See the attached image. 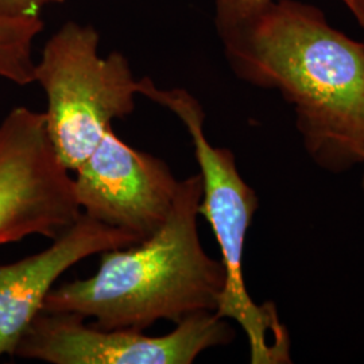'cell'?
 <instances>
[{"mask_svg":"<svg viewBox=\"0 0 364 364\" xmlns=\"http://www.w3.org/2000/svg\"><path fill=\"white\" fill-rule=\"evenodd\" d=\"M235 75L279 92L296 112L304 146L323 169L364 164V43L294 0L218 28Z\"/></svg>","mask_w":364,"mask_h":364,"instance_id":"6da1fadb","label":"cell"},{"mask_svg":"<svg viewBox=\"0 0 364 364\" xmlns=\"http://www.w3.org/2000/svg\"><path fill=\"white\" fill-rule=\"evenodd\" d=\"M99 39L93 27L68 22L36 63V81L48 99V131L68 170L77 169L115 119L134 112L139 95L129 60L117 52L100 57Z\"/></svg>","mask_w":364,"mask_h":364,"instance_id":"277c9868","label":"cell"},{"mask_svg":"<svg viewBox=\"0 0 364 364\" xmlns=\"http://www.w3.org/2000/svg\"><path fill=\"white\" fill-rule=\"evenodd\" d=\"M75 171L81 212L141 242L169 218L180 185L166 162L132 149L112 127Z\"/></svg>","mask_w":364,"mask_h":364,"instance_id":"52a82bcc","label":"cell"},{"mask_svg":"<svg viewBox=\"0 0 364 364\" xmlns=\"http://www.w3.org/2000/svg\"><path fill=\"white\" fill-rule=\"evenodd\" d=\"M136 243H141L136 236L81 213L46 250L0 264V356H13L53 285L68 269L95 254Z\"/></svg>","mask_w":364,"mask_h":364,"instance_id":"ba28073f","label":"cell"},{"mask_svg":"<svg viewBox=\"0 0 364 364\" xmlns=\"http://www.w3.org/2000/svg\"><path fill=\"white\" fill-rule=\"evenodd\" d=\"M234 338L227 318L208 311L186 316L164 336L103 329L75 313L39 312L13 356L50 364H192L201 352Z\"/></svg>","mask_w":364,"mask_h":364,"instance_id":"5b68a950","label":"cell"},{"mask_svg":"<svg viewBox=\"0 0 364 364\" xmlns=\"http://www.w3.org/2000/svg\"><path fill=\"white\" fill-rule=\"evenodd\" d=\"M65 0H0V16L30 18L39 16L45 6L60 4Z\"/></svg>","mask_w":364,"mask_h":364,"instance_id":"8fae6325","label":"cell"},{"mask_svg":"<svg viewBox=\"0 0 364 364\" xmlns=\"http://www.w3.org/2000/svg\"><path fill=\"white\" fill-rule=\"evenodd\" d=\"M359 11L362 14V27L364 28V0H356Z\"/></svg>","mask_w":364,"mask_h":364,"instance_id":"7c38bea8","label":"cell"},{"mask_svg":"<svg viewBox=\"0 0 364 364\" xmlns=\"http://www.w3.org/2000/svg\"><path fill=\"white\" fill-rule=\"evenodd\" d=\"M43 30L39 16H0V77L25 87L36 81L33 42Z\"/></svg>","mask_w":364,"mask_h":364,"instance_id":"9c48e42d","label":"cell"},{"mask_svg":"<svg viewBox=\"0 0 364 364\" xmlns=\"http://www.w3.org/2000/svg\"><path fill=\"white\" fill-rule=\"evenodd\" d=\"M138 91L171 111L192 138L203 181L198 215L210 224L225 270V284L215 313L242 326L251 363H291L289 332L279 321L277 308L251 299L243 275L246 236L258 209V196L242 178L234 153L209 144L204 132L205 114L193 95L182 88L161 90L150 77L139 80Z\"/></svg>","mask_w":364,"mask_h":364,"instance_id":"3957f363","label":"cell"},{"mask_svg":"<svg viewBox=\"0 0 364 364\" xmlns=\"http://www.w3.org/2000/svg\"><path fill=\"white\" fill-rule=\"evenodd\" d=\"M201 176L180 181L169 218L156 234L102 254L95 275L52 289L41 312L75 313L103 329L146 331L215 312L225 284L221 260L210 258L197 231Z\"/></svg>","mask_w":364,"mask_h":364,"instance_id":"7a4b0ae2","label":"cell"},{"mask_svg":"<svg viewBox=\"0 0 364 364\" xmlns=\"http://www.w3.org/2000/svg\"><path fill=\"white\" fill-rule=\"evenodd\" d=\"M81 213L45 112L14 108L0 123V246L30 235L53 240Z\"/></svg>","mask_w":364,"mask_h":364,"instance_id":"8992f818","label":"cell"},{"mask_svg":"<svg viewBox=\"0 0 364 364\" xmlns=\"http://www.w3.org/2000/svg\"><path fill=\"white\" fill-rule=\"evenodd\" d=\"M274 0H215L216 7V27L228 26L252 15ZM348 11L355 16L356 22L362 26V14L356 0H340Z\"/></svg>","mask_w":364,"mask_h":364,"instance_id":"30bf717a","label":"cell"},{"mask_svg":"<svg viewBox=\"0 0 364 364\" xmlns=\"http://www.w3.org/2000/svg\"><path fill=\"white\" fill-rule=\"evenodd\" d=\"M362 188H363V192H364V174H363V180H362Z\"/></svg>","mask_w":364,"mask_h":364,"instance_id":"4fadbf2b","label":"cell"}]
</instances>
